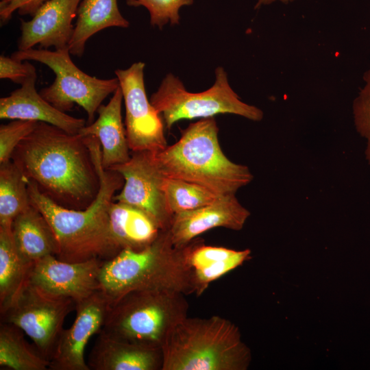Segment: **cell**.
<instances>
[{
  "label": "cell",
  "instance_id": "25",
  "mask_svg": "<svg viewBox=\"0 0 370 370\" xmlns=\"http://www.w3.org/2000/svg\"><path fill=\"white\" fill-rule=\"evenodd\" d=\"M163 189L173 215L208 205L221 197L199 184L167 177H164Z\"/></svg>",
  "mask_w": 370,
  "mask_h": 370
},
{
  "label": "cell",
  "instance_id": "11",
  "mask_svg": "<svg viewBox=\"0 0 370 370\" xmlns=\"http://www.w3.org/2000/svg\"><path fill=\"white\" fill-rule=\"evenodd\" d=\"M109 169L120 173L125 180L114 201L142 210L157 223L161 230L170 228L173 214L169 208L163 189L165 176L159 170L153 151H131L128 161Z\"/></svg>",
  "mask_w": 370,
  "mask_h": 370
},
{
  "label": "cell",
  "instance_id": "13",
  "mask_svg": "<svg viewBox=\"0 0 370 370\" xmlns=\"http://www.w3.org/2000/svg\"><path fill=\"white\" fill-rule=\"evenodd\" d=\"M109 305L101 290L76 304L75 321L63 330L49 370H90L85 349L90 338L101 330Z\"/></svg>",
  "mask_w": 370,
  "mask_h": 370
},
{
  "label": "cell",
  "instance_id": "30",
  "mask_svg": "<svg viewBox=\"0 0 370 370\" xmlns=\"http://www.w3.org/2000/svg\"><path fill=\"white\" fill-rule=\"evenodd\" d=\"M47 0H1L0 18L3 23L8 21L13 13L17 11L21 15L33 16Z\"/></svg>",
  "mask_w": 370,
  "mask_h": 370
},
{
  "label": "cell",
  "instance_id": "20",
  "mask_svg": "<svg viewBox=\"0 0 370 370\" xmlns=\"http://www.w3.org/2000/svg\"><path fill=\"white\" fill-rule=\"evenodd\" d=\"M16 246L22 257L34 262L47 256L59 254L56 235L45 216L30 204L12 223Z\"/></svg>",
  "mask_w": 370,
  "mask_h": 370
},
{
  "label": "cell",
  "instance_id": "19",
  "mask_svg": "<svg viewBox=\"0 0 370 370\" xmlns=\"http://www.w3.org/2000/svg\"><path fill=\"white\" fill-rule=\"evenodd\" d=\"M108 214L111 237L119 251L127 249L142 250L161 232L149 214L130 204L113 201Z\"/></svg>",
  "mask_w": 370,
  "mask_h": 370
},
{
  "label": "cell",
  "instance_id": "21",
  "mask_svg": "<svg viewBox=\"0 0 370 370\" xmlns=\"http://www.w3.org/2000/svg\"><path fill=\"white\" fill-rule=\"evenodd\" d=\"M130 23L119 11L117 0H81L77 21L69 45L71 54L81 57L87 40L110 27H128Z\"/></svg>",
  "mask_w": 370,
  "mask_h": 370
},
{
  "label": "cell",
  "instance_id": "28",
  "mask_svg": "<svg viewBox=\"0 0 370 370\" xmlns=\"http://www.w3.org/2000/svg\"><path fill=\"white\" fill-rule=\"evenodd\" d=\"M364 79L365 85L353 104V114L356 131L366 140L365 158L370 165V70Z\"/></svg>",
  "mask_w": 370,
  "mask_h": 370
},
{
  "label": "cell",
  "instance_id": "26",
  "mask_svg": "<svg viewBox=\"0 0 370 370\" xmlns=\"http://www.w3.org/2000/svg\"><path fill=\"white\" fill-rule=\"evenodd\" d=\"M130 6H143L149 12L150 23L162 29L168 23L178 25L180 10L182 6L193 4V0H126Z\"/></svg>",
  "mask_w": 370,
  "mask_h": 370
},
{
  "label": "cell",
  "instance_id": "31",
  "mask_svg": "<svg viewBox=\"0 0 370 370\" xmlns=\"http://www.w3.org/2000/svg\"><path fill=\"white\" fill-rule=\"evenodd\" d=\"M276 1H280L282 3H289V2H293L295 0H258L255 5V8H258L260 7H261L262 5H269L271 3H273Z\"/></svg>",
  "mask_w": 370,
  "mask_h": 370
},
{
  "label": "cell",
  "instance_id": "16",
  "mask_svg": "<svg viewBox=\"0 0 370 370\" xmlns=\"http://www.w3.org/2000/svg\"><path fill=\"white\" fill-rule=\"evenodd\" d=\"M36 78L34 73L19 88L0 99V118L44 122L78 134L86 121L60 111L45 100L36 89Z\"/></svg>",
  "mask_w": 370,
  "mask_h": 370
},
{
  "label": "cell",
  "instance_id": "15",
  "mask_svg": "<svg viewBox=\"0 0 370 370\" xmlns=\"http://www.w3.org/2000/svg\"><path fill=\"white\" fill-rule=\"evenodd\" d=\"M81 0H47L34 13L30 21L21 20L18 50H27L39 45L42 49L69 48L74 26L73 20Z\"/></svg>",
  "mask_w": 370,
  "mask_h": 370
},
{
  "label": "cell",
  "instance_id": "7",
  "mask_svg": "<svg viewBox=\"0 0 370 370\" xmlns=\"http://www.w3.org/2000/svg\"><path fill=\"white\" fill-rule=\"evenodd\" d=\"M149 100L169 130L183 119H206L220 114H235L254 121L263 118L260 108L241 99L220 66L215 70L212 86L200 92L188 91L178 77L169 73Z\"/></svg>",
  "mask_w": 370,
  "mask_h": 370
},
{
  "label": "cell",
  "instance_id": "8",
  "mask_svg": "<svg viewBox=\"0 0 370 370\" xmlns=\"http://www.w3.org/2000/svg\"><path fill=\"white\" fill-rule=\"evenodd\" d=\"M69 48L50 51L31 48L18 50L11 57L21 61L33 60L50 68L56 75L53 82L40 90V95L57 109L66 112L74 104L81 106L93 122L102 101L119 86L118 79H99L83 72L72 61Z\"/></svg>",
  "mask_w": 370,
  "mask_h": 370
},
{
  "label": "cell",
  "instance_id": "18",
  "mask_svg": "<svg viewBox=\"0 0 370 370\" xmlns=\"http://www.w3.org/2000/svg\"><path fill=\"white\" fill-rule=\"evenodd\" d=\"M123 101L120 86L106 105L97 110L98 117L78 132L83 137L95 136L101 145V161L105 169L129 160L131 156L121 107Z\"/></svg>",
  "mask_w": 370,
  "mask_h": 370
},
{
  "label": "cell",
  "instance_id": "9",
  "mask_svg": "<svg viewBox=\"0 0 370 370\" xmlns=\"http://www.w3.org/2000/svg\"><path fill=\"white\" fill-rule=\"evenodd\" d=\"M75 306L73 299L49 293L27 280L0 314L1 322L21 329L50 362L64 330V319Z\"/></svg>",
  "mask_w": 370,
  "mask_h": 370
},
{
  "label": "cell",
  "instance_id": "4",
  "mask_svg": "<svg viewBox=\"0 0 370 370\" xmlns=\"http://www.w3.org/2000/svg\"><path fill=\"white\" fill-rule=\"evenodd\" d=\"M161 349L162 370H245L251 360L238 328L217 315L186 317L172 329Z\"/></svg>",
  "mask_w": 370,
  "mask_h": 370
},
{
  "label": "cell",
  "instance_id": "17",
  "mask_svg": "<svg viewBox=\"0 0 370 370\" xmlns=\"http://www.w3.org/2000/svg\"><path fill=\"white\" fill-rule=\"evenodd\" d=\"M87 364L90 370H162V349L123 341L101 330Z\"/></svg>",
  "mask_w": 370,
  "mask_h": 370
},
{
  "label": "cell",
  "instance_id": "5",
  "mask_svg": "<svg viewBox=\"0 0 370 370\" xmlns=\"http://www.w3.org/2000/svg\"><path fill=\"white\" fill-rule=\"evenodd\" d=\"M100 290L110 304L130 291L145 288L169 289L193 294L185 247H175L169 230H161L146 248L123 249L103 262Z\"/></svg>",
  "mask_w": 370,
  "mask_h": 370
},
{
  "label": "cell",
  "instance_id": "29",
  "mask_svg": "<svg viewBox=\"0 0 370 370\" xmlns=\"http://www.w3.org/2000/svg\"><path fill=\"white\" fill-rule=\"evenodd\" d=\"M23 61L5 56H0V78L8 79L22 85L29 77L36 73V68L27 60Z\"/></svg>",
  "mask_w": 370,
  "mask_h": 370
},
{
  "label": "cell",
  "instance_id": "10",
  "mask_svg": "<svg viewBox=\"0 0 370 370\" xmlns=\"http://www.w3.org/2000/svg\"><path fill=\"white\" fill-rule=\"evenodd\" d=\"M145 64L115 71L125 108V127L131 151H158L167 146L162 116L149 100L144 82Z\"/></svg>",
  "mask_w": 370,
  "mask_h": 370
},
{
  "label": "cell",
  "instance_id": "27",
  "mask_svg": "<svg viewBox=\"0 0 370 370\" xmlns=\"http://www.w3.org/2000/svg\"><path fill=\"white\" fill-rule=\"evenodd\" d=\"M37 121L14 120L0 126V164L11 160L18 145L35 128Z\"/></svg>",
  "mask_w": 370,
  "mask_h": 370
},
{
  "label": "cell",
  "instance_id": "12",
  "mask_svg": "<svg viewBox=\"0 0 370 370\" xmlns=\"http://www.w3.org/2000/svg\"><path fill=\"white\" fill-rule=\"evenodd\" d=\"M103 262L92 259L69 262L50 255L32 263L28 280L49 293L71 299L77 304L100 290L99 273Z\"/></svg>",
  "mask_w": 370,
  "mask_h": 370
},
{
  "label": "cell",
  "instance_id": "2",
  "mask_svg": "<svg viewBox=\"0 0 370 370\" xmlns=\"http://www.w3.org/2000/svg\"><path fill=\"white\" fill-rule=\"evenodd\" d=\"M85 140L100 180L98 194L88 207L83 210L62 207L41 193L33 181L28 182L30 204L45 216L56 235L60 248L56 258L69 262L106 261L120 252L111 237L108 212L125 180L120 173L102 166L99 140L94 136H86Z\"/></svg>",
  "mask_w": 370,
  "mask_h": 370
},
{
  "label": "cell",
  "instance_id": "24",
  "mask_svg": "<svg viewBox=\"0 0 370 370\" xmlns=\"http://www.w3.org/2000/svg\"><path fill=\"white\" fill-rule=\"evenodd\" d=\"M29 179L12 160L0 164V225H12L31 204Z\"/></svg>",
  "mask_w": 370,
  "mask_h": 370
},
{
  "label": "cell",
  "instance_id": "14",
  "mask_svg": "<svg viewBox=\"0 0 370 370\" xmlns=\"http://www.w3.org/2000/svg\"><path fill=\"white\" fill-rule=\"evenodd\" d=\"M250 214L235 195L221 196L208 205L175 214L169 230L173 245L182 247L215 227L241 230Z\"/></svg>",
  "mask_w": 370,
  "mask_h": 370
},
{
  "label": "cell",
  "instance_id": "3",
  "mask_svg": "<svg viewBox=\"0 0 370 370\" xmlns=\"http://www.w3.org/2000/svg\"><path fill=\"white\" fill-rule=\"evenodd\" d=\"M213 117L201 119L182 131L172 145L153 151L162 175L203 186L219 196L235 195L254 178L249 169L223 152Z\"/></svg>",
  "mask_w": 370,
  "mask_h": 370
},
{
  "label": "cell",
  "instance_id": "22",
  "mask_svg": "<svg viewBox=\"0 0 370 370\" xmlns=\"http://www.w3.org/2000/svg\"><path fill=\"white\" fill-rule=\"evenodd\" d=\"M32 263L19 253L12 225H0V314L9 307L28 280Z\"/></svg>",
  "mask_w": 370,
  "mask_h": 370
},
{
  "label": "cell",
  "instance_id": "1",
  "mask_svg": "<svg viewBox=\"0 0 370 370\" xmlns=\"http://www.w3.org/2000/svg\"><path fill=\"white\" fill-rule=\"evenodd\" d=\"M11 160L56 204L83 210L96 198L100 180L85 138L38 122Z\"/></svg>",
  "mask_w": 370,
  "mask_h": 370
},
{
  "label": "cell",
  "instance_id": "6",
  "mask_svg": "<svg viewBox=\"0 0 370 370\" xmlns=\"http://www.w3.org/2000/svg\"><path fill=\"white\" fill-rule=\"evenodd\" d=\"M185 296L169 289L130 291L110 304L101 330L123 341L161 349L172 329L188 317Z\"/></svg>",
  "mask_w": 370,
  "mask_h": 370
},
{
  "label": "cell",
  "instance_id": "23",
  "mask_svg": "<svg viewBox=\"0 0 370 370\" xmlns=\"http://www.w3.org/2000/svg\"><path fill=\"white\" fill-rule=\"evenodd\" d=\"M24 332L8 323L0 324V369L49 370L50 362L25 338Z\"/></svg>",
  "mask_w": 370,
  "mask_h": 370
}]
</instances>
